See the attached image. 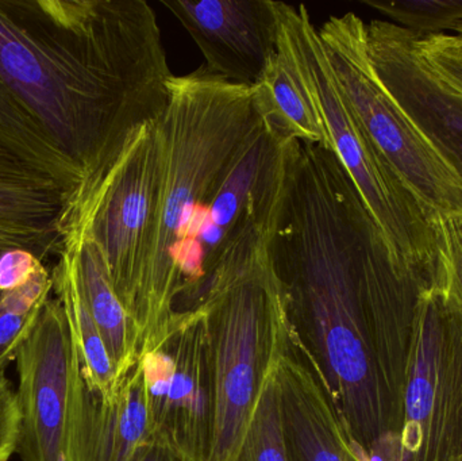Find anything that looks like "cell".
Wrapping results in <instances>:
<instances>
[{
    "instance_id": "6da1fadb",
    "label": "cell",
    "mask_w": 462,
    "mask_h": 461,
    "mask_svg": "<svg viewBox=\"0 0 462 461\" xmlns=\"http://www.w3.org/2000/svg\"><path fill=\"white\" fill-rule=\"evenodd\" d=\"M296 340L368 461H399L420 294L333 151L299 143L272 238Z\"/></svg>"
},
{
    "instance_id": "7a4b0ae2",
    "label": "cell",
    "mask_w": 462,
    "mask_h": 461,
    "mask_svg": "<svg viewBox=\"0 0 462 461\" xmlns=\"http://www.w3.org/2000/svg\"><path fill=\"white\" fill-rule=\"evenodd\" d=\"M172 76L145 0L0 2V78L83 171L73 200L159 121Z\"/></svg>"
},
{
    "instance_id": "3957f363",
    "label": "cell",
    "mask_w": 462,
    "mask_h": 461,
    "mask_svg": "<svg viewBox=\"0 0 462 461\" xmlns=\"http://www.w3.org/2000/svg\"><path fill=\"white\" fill-rule=\"evenodd\" d=\"M298 146L263 124L222 180L181 217L170 254L176 314L203 308L268 254Z\"/></svg>"
},
{
    "instance_id": "277c9868",
    "label": "cell",
    "mask_w": 462,
    "mask_h": 461,
    "mask_svg": "<svg viewBox=\"0 0 462 461\" xmlns=\"http://www.w3.org/2000/svg\"><path fill=\"white\" fill-rule=\"evenodd\" d=\"M200 309L208 316L216 390L210 461H236L261 394L293 336L269 252Z\"/></svg>"
},
{
    "instance_id": "5b68a950",
    "label": "cell",
    "mask_w": 462,
    "mask_h": 461,
    "mask_svg": "<svg viewBox=\"0 0 462 461\" xmlns=\"http://www.w3.org/2000/svg\"><path fill=\"white\" fill-rule=\"evenodd\" d=\"M279 37L300 72L325 127L328 149L344 165L395 259L431 279L434 241L414 198L377 153L345 102L306 5L277 2Z\"/></svg>"
},
{
    "instance_id": "8992f818",
    "label": "cell",
    "mask_w": 462,
    "mask_h": 461,
    "mask_svg": "<svg viewBox=\"0 0 462 461\" xmlns=\"http://www.w3.org/2000/svg\"><path fill=\"white\" fill-rule=\"evenodd\" d=\"M318 32L356 121L414 198L426 221L462 216V179L377 78L366 46V22L355 13L333 15Z\"/></svg>"
},
{
    "instance_id": "52a82bcc",
    "label": "cell",
    "mask_w": 462,
    "mask_h": 461,
    "mask_svg": "<svg viewBox=\"0 0 462 461\" xmlns=\"http://www.w3.org/2000/svg\"><path fill=\"white\" fill-rule=\"evenodd\" d=\"M164 156L157 121L133 135L100 180L78 200L62 241L84 232L102 254L108 278L132 317L156 229Z\"/></svg>"
},
{
    "instance_id": "ba28073f",
    "label": "cell",
    "mask_w": 462,
    "mask_h": 461,
    "mask_svg": "<svg viewBox=\"0 0 462 461\" xmlns=\"http://www.w3.org/2000/svg\"><path fill=\"white\" fill-rule=\"evenodd\" d=\"M399 461H462V308L433 284L418 306Z\"/></svg>"
},
{
    "instance_id": "9c48e42d",
    "label": "cell",
    "mask_w": 462,
    "mask_h": 461,
    "mask_svg": "<svg viewBox=\"0 0 462 461\" xmlns=\"http://www.w3.org/2000/svg\"><path fill=\"white\" fill-rule=\"evenodd\" d=\"M152 432L191 461H210L213 354L205 309L178 314L140 352Z\"/></svg>"
},
{
    "instance_id": "30bf717a",
    "label": "cell",
    "mask_w": 462,
    "mask_h": 461,
    "mask_svg": "<svg viewBox=\"0 0 462 461\" xmlns=\"http://www.w3.org/2000/svg\"><path fill=\"white\" fill-rule=\"evenodd\" d=\"M22 461H65L78 349L59 298H49L15 356Z\"/></svg>"
},
{
    "instance_id": "8fae6325",
    "label": "cell",
    "mask_w": 462,
    "mask_h": 461,
    "mask_svg": "<svg viewBox=\"0 0 462 461\" xmlns=\"http://www.w3.org/2000/svg\"><path fill=\"white\" fill-rule=\"evenodd\" d=\"M34 145V129L21 100L0 78L2 251L61 249L62 219L72 195L30 162Z\"/></svg>"
},
{
    "instance_id": "7c38bea8",
    "label": "cell",
    "mask_w": 462,
    "mask_h": 461,
    "mask_svg": "<svg viewBox=\"0 0 462 461\" xmlns=\"http://www.w3.org/2000/svg\"><path fill=\"white\" fill-rule=\"evenodd\" d=\"M369 60L388 94L462 179V92L436 75L414 34L393 22H366Z\"/></svg>"
},
{
    "instance_id": "4fadbf2b",
    "label": "cell",
    "mask_w": 462,
    "mask_h": 461,
    "mask_svg": "<svg viewBox=\"0 0 462 461\" xmlns=\"http://www.w3.org/2000/svg\"><path fill=\"white\" fill-rule=\"evenodd\" d=\"M191 35L213 75L254 86L277 53L273 0H162Z\"/></svg>"
},
{
    "instance_id": "5bb4252c",
    "label": "cell",
    "mask_w": 462,
    "mask_h": 461,
    "mask_svg": "<svg viewBox=\"0 0 462 461\" xmlns=\"http://www.w3.org/2000/svg\"><path fill=\"white\" fill-rule=\"evenodd\" d=\"M274 381L291 461H368L295 333Z\"/></svg>"
},
{
    "instance_id": "9a60e30c",
    "label": "cell",
    "mask_w": 462,
    "mask_h": 461,
    "mask_svg": "<svg viewBox=\"0 0 462 461\" xmlns=\"http://www.w3.org/2000/svg\"><path fill=\"white\" fill-rule=\"evenodd\" d=\"M153 438L140 365L106 401L79 373L70 403L65 461H129Z\"/></svg>"
},
{
    "instance_id": "2e32d148",
    "label": "cell",
    "mask_w": 462,
    "mask_h": 461,
    "mask_svg": "<svg viewBox=\"0 0 462 461\" xmlns=\"http://www.w3.org/2000/svg\"><path fill=\"white\" fill-rule=\"evenodd\" d=\"M75 249L76 276L84 303L105 341L121 379L126 378L140 357L137 327L119 300L108 278L102 254L87 233L78 232L62 241Z\"/></svg>"
},
{
    "instance_id": "e0dca14e",
    "label": "cell",
    "mask_w": 462,
    "mask_h": 461,
    "mask_svg": "<svg viewBox=\"0 0 462 461\" xmlns=\"http://www.w3.org/2000/svg\"><path fill=\"white\" fill-rule=\"evenodd\" d=\"M252 88L255 108L273 134L287 143L299 141L328 149L325 127L314 100L280 37L277 53Z\"/></svg>"
},
{
    "instance_id": "ac0fdd59",
    "label": "cell",
    "mask_w": 462,
    "mask_h": 461,
    "mask_svg": "<svg viewBox=\"0 0 462 461\" xmlns=\"http://www.w3.org/2000/svg\"><path fill=\"white\" fill-rule=\"evenodd\" d=\"M53 291L64 306L78 349L81 376L88 389L108 401L116 395L124 379L118 375L105 341L95 325L79 289L73 246H62L59 263L51 273Z\"/></svg>"
},
{
    "instance_id": "d6986e66",
    "label": "cell",
    "mask_w": 462,
    "mask_h": 461,
    "mask_svg": "<svg viewBox=\"0 0 462 461\" xmlns=\"http://www.w3.org/2000/svg\"><path fill=\"white\" fill-rule=\"evenodd\" d=\"M51 291V275L42 267L18 289L0 292V375L15 360Z\"/></svg>"
},
{
    "instance_id": "ffe728a7",
    "label": "cell",
    "mask_w": 462,
    "mask_h": 461,
    "mask_svg": "<svg viewBox=\"0 0 462 461\" xmlns=\"http://www.w3.org/2000/svg\"><path fill=\"white\" fill-rule=\"evenodd\" d=\"M363 5L415 34H456L462 30V0H363Z\"/></svg>"
},
{
    "instance_id": "44dd1931",
    "label": "cell",
    "mask_w": 462,
    "mask_h": 461,
    "mask_svg": "<svg viewBox=\"0 0 462 461\" xmlns=\"http://www.w3.org/2000/svg\"><path fill=\"white\" fill-rule=\"evenodd\" d=\"M236 461H291L274 373L261 394Z\"/></svg>"
},
{
    "instance_id": "7402d4cb",
    "label": "cell",
    "mask_w": 462,
    "mask_h": 461,
    "mask_svg": "<svg viewBox=\"0 0 462 461\" xmlns=\"http://www.w3.org/2000/svg\"><path fill=\"white\" fill-rule=\"evenodd\" d=\"M434 270L431 284L462 308V216L431 221Z\"/></svg>"
},
{
    "instance_id": "603a6c76",
    "label": "cell",
    "mask_w": 462,
    "mask_h": 461,
    "mask_svg": "<svg viewBox=\"0 0 462 461\" xmlns=\"http://www.w3.org/2000/svg\"><path fill=\"white\" fill-rule=\"evenodd\" d=\"M42 267L35 254L26 249L11 248L0 252V292L18 289Z\"/></svg>"
},
{
    "instance_id": "cb8c5ba5",
    "label": "cell",
    "mask_w": 462,
    "mask_h": 461,
    "mask_svg": "<svg viewBox=\"0 0 462 461\" xmlns=\"http://www.w3.org/2000/svg\"><path fill=\"white\" fill-rule=\"evenodd\" d=\"M19 438V410L16 394L5 375H0V461L16 454Z\"/></svg>"
},
{
    "instance_id": "d4e9b609",
    "label": "cell",
    "mask_w": 462,
    "mask_h": 461,
    "mask_svg": "<svg viewBox=\"0 0 462 461\" xmlns=\"http://www.w3.org/2000/svg\"><path fill=\"white\" fill-rule=\"evenodd\" d=\"M412 34H414V43L418 51H420L423 60L428 62L429 67L445 83L462 92V60L428 48L420 42L418 34H415V32H412Z\"/></svg>"
},
{
    "instance_id": "484cf974",
    "label": "cell",
    "mask_w": 462,
    "mask_h": 461,
    "mask_svg": "<svg viewBox=\"0 0 462 461\" xmlns=\"http://www.w3.org/2000/svg\"><path fill=\"white\" fill-rule=\"evenodd\" d=\"M129 461H191L187 459L180 452L176 451L170 444L160 438H152L148 443L140 447L137 452L130 457Z\"/></svg>"
},
{
    "instance_id": "4316f807",
    "label": "cell",
    "mask_w": 462,
    "mask_h": 461,
    "mask_svg": "<svg viewBox=\"0 0 462 461\" xmlns=\"http://www.w3.org/2000/svg\"><path fill=\"white\" fill-rule=\"evenodd\" d=\"M420 42L433 51L462 60V30L456 34L420 35Z\"/></svg>"
},
{
    "instance_id": "83f0119b",
    "label": "cell",
    "mask_w": 462,
    "mask_h": 461,
    "mask_svg": "<svg viewBox=\"0 0 462 461\" xmlns=\"http://www.w3.org/2000/svg\"><path fill=\"white\" fill-rule=\"evenodd\" d=\"M0 252H2V243H0Z\"/></svg>"
}]
</instances>
